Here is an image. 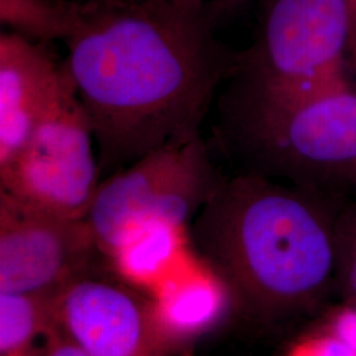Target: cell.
Returning <instances> with one entry per match:
<instances>
[{
    "instance_id": "obj_16",
    "label": "cell",
    "mask_w": 356,
    "mask_h": 356,
    "mask_svg": "<svg viewBox=\"0 0 356 356\" xmlns=\"http://www.w3.org/2000/svg\"><path fill=\"white\" fill-rule=\"evenodd\" d=\"M38 356H86L73 342L58 331L51 337L49 343Z\"/></svg>"
},
{
    "instance_id": "obj_17",
    "label": "cell",
    "mask_w": 356,
    "mask_h": 356,
    "mask_svg": "<svg viewBox=\"0 0 356 356\" xmlns=\"http://www.w3.org/2000/svg\"><path fill=\"white\" fill-rule=\"evenodd\" d=\"M216 20L226 19L229 15L238 13L250 0H207Z\"/></svg>"
},
{
    "instance_id": "obj_5",
    "label": "cell",
    "mask_w": 356,
    "mask_h": 356,
    "mask_svg": "<svg viewBox=\"0 0 356 356\" xmlns=\"http://www.w3.org/2000/svg\"><path fill=\"white\" fill-rule=\"evenodd\" d=\"M347 0H259L254 44L231 78L263 89L356 79Z\"/></svg>"
},
{
    "instance_id": "obj_2",
    "label": "cell",
    "mask_w": 356,
    "mask_h": 356,
    "mask_svg": "<svg viewBox=\"0 0 356 356\" xmlns=\"http://www.w3.org/2000/svg\"><path fill=\"white\" fill-rule=\"evenodd\" d=\"M342 204L239 172L201 209L191 242L248 309L267 317L293 314L316 305L337 279Z\"/></svg>"
},
{
    "instance_id": "obj_19",
    "label": "cell",
    "mask_w": 356,
    "mask_h": 356,
    "mask_svg": "<svg viewBox=\"0 0 356 356\" xmlns=\"http://www.w3.org/2000/svg\"><path fill=\"white\" fill-rule=\"evenodd\" d=\"M355 305H356V304H355Z\"/></svg>"
},
{
    "instance_id": "obj_9",
    "label": "cell",
    "mask_w": 356,
    "mask_h": 356,
    "mask_svg": "<svg viewBox=\"0 0 356 356\" xmlns=\"http://www.w3.org/2000/svg\"><path fill=\"white\" fill-rule=\"evenodd\" d=\"M69 81L45 42L0 35V170L11 165Z\"/></svg>"
},
{
    "instance_id": "obj_7",
    "label": "cell",
    "mask_w": 356,
    "mask_h": 356,
    "mask_svg": "<svg viewBox=\"0 0 356 356\" xmlns=\"http://www.w3.org/2000/svg\"><path fill=\"white\" fill-rule=\"evenodd\" d=\"M101 257L85 219L44 213L0 193V292L57 296Z\"/></svg>"
},
{
    "instance_id": "obj_14",
    "label": "cell",
    "mask_w": 356,
    "mask_h": 356,
    "mask_svg": "<svg viewBox=\"0 0 356 356\" xmlns=\"http://www.w3.org/2000/svg\"><path fill=\"white\" fill-rule=\"evenodd\" d=\"M338 268L337 279L353 304H356V202L341 206L337 219Z\"/></svg>"
},
{
    "instance_id": "obj_6",
    "label": "cell",
    "mask_w": 356,
    "mask_h": 356,
    "mask_svg": "<svg viewBox=\"0 0 356 356\" xmlns=\"http://www.w3.org/2000/svg\"><path fill=\"white\" fill-rule=\"evenodd\" d=\"M102 179L94 132L69 76L26 147L0 170V193L44 213L85 219Z\"/></svg>"
},
{
    "instance_id": "obj_18",
    "label": "cell",
    "mask_w": 356,
    "mask_h": 356,
    "mask_svg": "<svg viewBox=\"0 0 356 356\" xmlns=\"http://www.w3.org/2000/svg\"><path fill=\"white\" fill-rule=\"evenodd\" d=\"M348 11H350V51H348V60L350 66L356 78V0H347Z\"/></svg>"
},
{
    "instance_id": "obj_10",
    "label": "cell",
    "mask_w": 356,
    "mask_h": 356,
    "mask_svg": "<svg viewBox=\"0 0 356 356\" xmlns=\"http://www.w3.org/2000/svg\"><path fill=\"white\" fill-rule=\"evenodd\" d=\"M156 318L170 344L209 329L223 314L231 294L210 268L172 272L154 289Z\"/></svg>"
},
{
    "instance_id": "obj_11",
    "label": "cell",
    "mask_w": 356,
    "mask_h": 356,
    "mask_svg": "<svg viewBox=\"0 0 356 356\" xmlns=\"http://www.w3.org/2000/svg\"><path fill=\"white\" fill-rule=\"evenodd\" d=\"M184 244L185 229L153 222L129 232L107 261L122 280L154 289L173 272Z\"/></svg>"
},
{
    "instance_id": "obj_13",
    "label": "cell",
    "mask_w": 356,
    "mask_h": 356,
    "mask_svg": "<svg viewBox=\"0 0 356 356\" xmlns=\"http://www.w3.org/2000/svg\"><path fill=\"white\" fill-rule=\"evenodd\" d=\"M83 7L81 0H0V22L33 41H66L76 31Z\"/></svg>"
},
{
    "instance_id": "obj_3",
    "label": "cell",
    "mask_w": 356,
    "mask_h": 356,
    "mask_svg": "<svg viewBox=\"0 0 356 356\" xmlns=\"http://www.w3.org/2000/svg\"><path fill=\"white\" fill-rule=\"evenodd\" d=\"M229 81L218 138L239 172L356 202V81L313 90Z\"/></svg>"
},
{
    "instance_id": "obj_12",
    "label": "cell",
    "mask_w": 356,
    "mask_h": 356,
    "mask_svg": "<svg viewBox=\"0 0 356 356\" xmlns=\"http://www.w3.org/2000/svg\"><path fill=\"white\" fill-rule=\"evenodd\" d=\"M54 297L0 292V356H38L57 332Z\"/></svg>"
},
{
    "instance_id": "obj_15",
    "label": "cell",
    "mask_w": 356,
    "mask_h": 356,
    "mask_svg": "<svg viewBox=\"0 0 356 356\" xmlns=\"http://www.w3.org/2000/svg\"><path fill=\"white\" fill-rule=\"evenodd\" d=\"M284 356H356V348L326 326L297 339Z\"/></svg>"
},
{
    "instance_id": "obj_1",
    "label": "cell",
    "mask_w": 356,
    "mask_h": 356,
    "mask_svg": "<svg viewBox=\"0 0 356 356\" xmlns=\"http://www.w3.org/2000/svg\"><path fill=\"white\" fill-rule=\"evenodd\" d=\"M207 0H86L65 67L89 119L102 177L201 136L239 53L214 36Z\"/></svg>"
},
{
    "instance_id": "obj_8",
    "label": "cell",
    "mask_w": 356,
    "mask_h": 356,
    "mask_svg": "<svg viewBox=\"0 0 356 356\" xmlns=\"http://www.w3.org/2000/svg\"><path fill=\"white\" fill-rule=\"evenodd\" d=\"M57 331L86 356H165L170 342L152 301L92 272L54 297Z\"/></svg>"
},
{
    "instance_id": "obj_4",
    "label": "cell",
    "mask_w": 356,
    "mask_h": 356,
    "mask_svg": "<svg viewBox=\"0 0 356 356\" xmlns=\"http://www.w3.org/2000/svg\"><path fill=\"white\" fill-rule=\"evenodd\" d=\"M225 178L202 136L168 145L103 178L85 220L107 260L144 225L186 229Z\"/></svg>"
}]
</instances>
